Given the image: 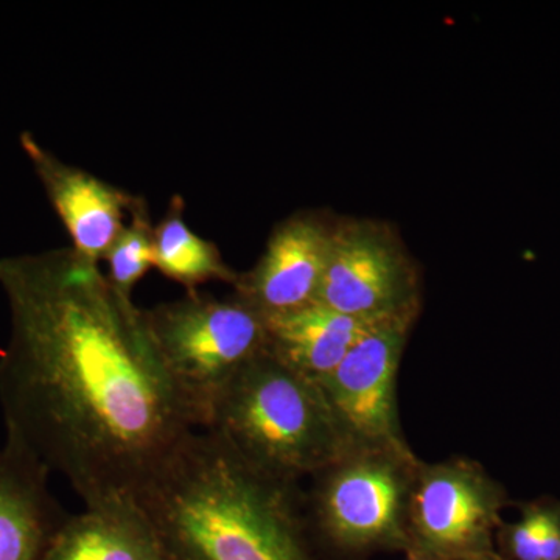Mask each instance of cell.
<instances>
[{
	"label": "cell",
	"instance_id": "obj_15",
	"mask_svg": "<svg viewBox=\"0 0 560 560\" xmlns=\"http://www.w3.org/2000/svg\"><path fill=\"white\" fill-rule=\"evenodd\" d=\"M154 226L150 221L147 202L140 198L103 259L108 264L106 278L121 296L132 300L135 287L154 268Z\"/></svg>",
	"mask_w": 560,
	"mask_h": 560
},
{
	"label": "cell",
	"instance_id": "obj_7",
	"mask_svg": "<svg viewBox=\"0 0 560 560\" xmlns=\"http://www.w3.org/2000/svg\"><path fill=\"white\" fill-rule=\"evenodd\" d=\"M334 224L315 212L280 221L256 267L238 276L235 294L264 318L313 304L329 259Z\"/></svg>",
	"mask_w": 560,
	"mask_h": 560
},
{
	"label": "cell",
	"instance_id": "obj_13",
	"mask_svg": "<svg viewBox=\"0 0 560 560\" xmlns=\"http://www.w3.org/2000/svg\"><path fill=\"white\" fill-rule=\"evenodd\" d=\"M489 514L481 486L458 471L433 475L416 497L420 533L440 550L470 547L485 533Z\"/></svg>",
	"mask_w": 560,
	"mask_h": 560
},
{
	"label": "cell",
	"instance_id": "obj_18",
	"mask_svg": "<svg viewBox=\"0 0 560 560\" xmlns=\"http://www.w3.org/2000/svg\"><path fill=\"white\" fill-rule=\"evenodd\" d=\"M153 560H179L176 558L175 555L171 550H167V547L164 548V551L161 552L158 558H154Z\"/></svg>",
	"mask_w": 560,
	"mask_h": 560
},
{
	"label": "cell",
	"instance_id": "obj_9",
	"mask_svg": "<svg viewBox=\"0 0 560 560\" xmlns=\"http://www.w3.org/2000/svg\"><path fill=\"white\" fill-rule=\"evenodd\" d=\"M50 471L10 444L0 447V560H43L66 521L49 489Z\"/></svg>",
	"mask_w": 560,
	"mask_h": 560
},
{
	"label": "cell",
	"instance_id": "obj_4",
	"mask_svg": "<svg viewBox=\"0 0 560 560\" xmlns=\"http://www.w3.org/2000/svg\"><path fill=\"white\" fill-rule=\"evenodd\" d=\"M165 377L195 429L206 430L231 382L267 352L264 315L235 294L200 291L142 311Z\"/></svg>",
	"mask_w": 560,
	"mask_h": 560
},
{
	"label": "cell",
	"instance_id": "obj_17",
	"mask_svg": "<svg viewBox=\"0 0 560 560\" xmlns=\"http://www.w3.org/2000/svg\"><path fill=\"white\" fill-rule=\"evenodd\" d=\"M540 560H560V523L548 514L541 540Z\"/></svg>",
	"mask_w": 560,
	"mask_h": 560
},
{
	"label": "cell",
	"instance_id": "obj_8",
	"mask_svg": "<svg viewBox=\"0 0 560 560\" xmlns=\"http://www.w3.org/2000/svg\"><path fill=\"white\" fill-rule=\"evenodd\" d=\"M21 145L68 231L70 248L101 265L140 198L58 160L31 132H22Z\"/></svg>",
	"mask_w": 560,
	"mask_h": 560
},
{
	"label": "cell",
	"instance_id": "obj_6",
	"mask_svg": "<svg viewBox=\"0 0 560 560\" xmlns=\"http://www.w3.org/2000/svg\"><path fill=\"white\" fill-rule=\"evenodd\" d=\"M412 316L383 320L318 382L341 430L361 440L394 438V378Z\"/></svg>",
	"mask_w": 560,
	"mask_h": 560
},
{
	"label": "cell",
	"instance_id": "obj_2",
	"mask_svg": "<svg viewBox=\"0 0 560 560\" xmlns=\"http://www.w3.org/2000/svg\"><path fill=\"white\" fill-rule=\"evenodd\" d=\"M136 501L179 560H313L289 482L250 467L212 431H194Z\"/></svg>",
	"mask_w": 560,
	"mask_h": 560
},
{
	"label": "cell",
	"instance_id": "obj_14",
	"mask_svg": "<svg viewBox=\"0 0 560 560\" xmlns=\"http://www.w3.org/2000/svg\"><path fill=\"white\" fill-rule=\"evenodd\" d=\"M154 268L187 291L213 280L235 285L241 276L224 261L215 243L191 230L179 197L172 198L164 219L154 226Z\"/></svg>",
	"mask_w": 560,
	"mask_h": 560
},
{
	"label": "cell",
	"instance_id": "obj_1",
	"mask_svg": "<svg viewBox=\"0 0 560 560\" xmlns=\"http://www.w3.org/2000/svg\"><path fill=\"white\" fill-rule=\"evenodd\" d=\"M10 338L0 353L5 441L84 506L135 499L194 433L142 308L72 248L0 259Z\"/></svg>",
	"mask_w": 560,
	"mask_h": 560
},
{
	"label": "cell",
	"instance_id": "obj_11",
	"mask_svg": "<svg viewBox=\"0 0 560 560\" xmlns=\"http://www.w3.org/2000/svg\"><path fill=\"white\" fill-rule=\"evenodd\" d=\"M383 320L386 319L353 318L313 302L307 307L265 318L267 352L318 383Z\"/></svg>",
	"mask_w": 560,
	"mask_h": 560
},
{
	"label": "cell",
	"instance_id": "obj_3",
	"mask_svg": "<svg viewBox=\"0 0 560 560\" xmlns=\"http://www.w3.org/2000/svg\"><path fill=\"white\" fill-rule=\"evenodd\" d=\"M206 430L250 467L283 482L324 469L341 448L342 430L319 383L268 352L231 382Z\"/></svg>",
	"mask_w": 560,
	"mask_h": 560
},
{
	"label": "cell",
	"instance_id": "obj_5",
	"mask_svg": "<svg viewBox=\"0 0 560 560\" xmlns=\"http://www.w3.org/2000/svg\"><path fill=\"white\" fill-rule=\"evenodd\" d=\"M315 302L353 318L412 316L416 270L399 234L383 221H335Z\"/></svg>",
	"mask_w": 560,
	"mask_h": 560
},
{
	"label": "cell",
	"instance_id": "obj_10",
	"mask_svg": "<svg viewBox=\"0 0 560 560\" xmlns=\"http://www.w3.org/2000/svg\"><path fill=\"white\" fill-rule=\"evenodd\" d=\"M164 548L138 501L119 499L66 518L43 560H153Z\"/></svg>",
	"mask_w": 560,
	"mask_h": 560
},
{
	"label": "cell",
	"instance_id": "obj_16",
	"mask_svg": "<svg viewBox=\"0 0 560 560\" xmlns=\"http://www.w3.org/2000/svg\"><path fill=\"white\" fill-rule=\"evenodd\" d=\"M547 512H534L515 526L512 534V547L521 560H540L541 540H544Z\"/></svg>",
	"mask_w": 560,
	"mask_h": 560
},
{
	"label": "cell",
	"instance_id": "obj_12",
	"mask_svg": "<svg viewBox=\"0 0 560 560\" xmlns=\"http://www.w3.org/2000/svg\"><path fill=\"white\" fill-rule=\"evenodd\" d=\"M401 489L385 464L360 463L335 474L319 497L323 525L337 539H381L396 526Z\"/></svg>",
	"mask_w": 560,
	"mask_h": 560
}]
</instances>
